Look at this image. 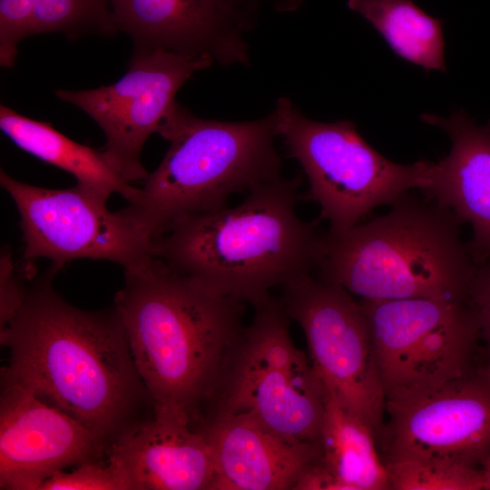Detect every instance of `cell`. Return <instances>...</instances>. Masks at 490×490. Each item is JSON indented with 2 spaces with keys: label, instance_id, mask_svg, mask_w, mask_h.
<instances>
[{
  "label": "cell",
  "instance_id": "obj_10",
  "mask_svg": "<svg viewBox=\"0 0 490 490\" xmlns=\"http://www.w3.org/2000/svg\"><path fill=\"white\" fill-rule=\"evenodd\" d=\"M281 287L279 302L287 317L301 327L317 374L345 408L369 426L378 445L386 396L359 302L341 286L311 273Z\"/></svg>",
  "mask_w": 490,
  "mask_h": 490
},
{
  "label": "cell",
  "instance_id": "obj_17",
  "mask_svg": "<svg viewBox=\"0 0 490 490\" xmlns=\"http://www.w3.org/2000/svg\"><path fill=\"white\" fill-rule=\"evenodd\" d=\"M421 120L451 140L447 156L434 163L426 192L472 229L468 242L476 263L490 259V121L477 124L463 110L448 117L424 113Z\"/></svg>",
  "mask_w": 490,
  "mask_h": 490
},
{
  "label": "cell",
  "instance_id": "obj_16",
  "mask_svg": "<svg viewBox=\"0 0 490 490\" xmlns=\"http://www.w3.org/2000/svg\"><path fill=\"white\" fill-rule=\"evenodd\" d=\"M200 430L213 456L212 490H294L321 457L319 441L289 439L244 413L212 412Z\"/></svg>",
  "mask_w": 490,
  "mask_h": 490
},
{
  "label": "cell",
  "instance_id": "obj_4",
  "mask_svg": "<svg viewBox=\"0 0 490 490\" xmlns=\"http://www.w3.org/2000/svg\"><path fill=\"white\" fill-rule=\"evenodd\" d=\"M461 224L451 210L406 193L385 215L325 233L317 278L360 299L467 300L476 262Z\"/></svg>",
  "mask_w": 490,
  "mask_h": 490
},
{
  "label": "cell",
  "instance_id": "obj_20",
  "mask_svg": "<svg viewBox=\"0 0 490 490\" xmlns=\"http://www.w3.org/2000/svg\"><path fill=\"white\" fill-rule=\"evenodd\" d=\"M325 387V409L319 434L321 461L349 490H389L386 465L377 437L360 417Z\"/></svg>",
  "mask_w": 490,
  "mask_h": 490
},
{
  "label": "cell",
  "instance_id": "obj_25",
  "mask_svg": "<svg viewBox=\"0 0 490 490\" xmlns=\"http://www.w3.org/2000/svg\"><path fill=\"white\" fill-rule=\"evenodd\" d=\"M21 278L24 276L14 263L11 251L4 249L0 258V331L13 320L26 298Z\"/></svg>",
  "mask_w": 490,
  "mask_h": 490
},
{
  "label": "cell",
  "instance_id": "obj_8",
  "mask_svg": "<svg viewBox=\"0 0 490 490\" xmlns=\"http://www.w3.org/2000/svg\"><path fill=\"white\" fill-rule=\"evenodd\" d=\"M366 316L386 401L436 388L482 363L467 300L358 301Z\"/></svg>",
  "mask_w": 490,
  "mask_h": 490
},
{
  "label": "cell",
  "instance_id": "obj_28",
  "mask_svg": "<svg viewBox=\"0 0 490 490\" xmlns=\"http://www.w3.org/2000/svg\"><path fill=\"white\" fill-rule=\"evenodd\" d=\"M481 470L484 475L485 490H490V456L482 464Z\"/></svg>",
  "mask_w": 490,
  "mask_h": 490
},
{
  "label": "cell",
  "instance_id": "obj_27",
  "mask_svg": "<svg viewBox=\"0 0 490 490\" xmlns=\"http://www.w3.org/2000/svg\"><path fill=\"white\" fill-rule=\"evenodd\" d=\"M251 18L257 21L258 15L265 0H234ZM276 9L287 11L295 9L301 0H272Z\"/></svg>",
  "mask_w": 490,
  "mask_h": 490
},
{
  "label": "cell",
  "instance_id": "obj_3",
  "mask_svg": "<svg viewBox=\"0 0 490 490\" xmlns=\"http://www.w3.org/2000/svg\"><path fill=\"white\" fill-rule=\"evenodd\" d=\"M300 177L249 191L237 206L184 216L152 240V255L210 289L254 305L270 289L311 273L322 236L303 220Z\"/></svg>",
  "mask_w": 490,
  "mask_h": 490
},
{
  "label": "cell",
  "instance_id": "obj_5",
  "mask_svg": "<svg viewBox=\"0 0 490 490\" xmlns=\"http://www.w3.org/2000/svg\"><path fill=\"white\" fill-rule=\"evenodd\" d=\"M273 117L202 119L180 106L170 147L144 181L139 199L118 211L152 241L174 220L227 206L230 196L278 180L281 158Z\"/></svg>",
  "mask_w": 490,
  "mask_h": 490
},
{
  "label": "cell",
  "instance_id": "obj_22",
  "mask_svg": "<svg viewBox=\"0 0 490 490\" xmlns=\"http://www.w3.org/2000/svg\"><path fill=\"white\" fill-rule=\"evenodd\" d=\"M384 463L389 490H485L479 467L427 458H399Z\"/></svg>",
  "mask_w": 490,
  "mask_h": 490
},
{
  "label": "cell",
  "instance_id": "obj_11",
  "mask_svg": "<svg viewBox=\"0 0 490 490\" xmlns=\"http://www.w3.org/2000/svg\"><path fill=\"white\" fill-rule=\"evenodd\" d=\"M208 55L153 49L133 52L129 69L117 82L88 90L54 91L55 96L90 116L102 129V151L127 182L145 181L141 155L153 133L165 138L180 103L175 96L196 72L211 66Z\"/></svg>",
  "mask_w": 490,
  "mask_h": 490
},
{
  "label": "cell",
  "instance_id": "obj_23",
  "mask_svg": "<svg viewBox=\"0 0 490 490\" xmlns=\"http://www.w3.org/2000/svg\"><path fill=\"white\" fill-rule=\"evenodd\" d=\"M39 490H132V485L113 463L79 465L70 472L59 471L47 478Z\"/></svg>",
  "mask_w": 490,
  "mask_h": 490
},
{
  "label": "cell",
  "instance_id": "obj_24",
  "mask_svg": "<svg viewBox=\"0 0 490 490\" xmlns=\"http://www.w3.org/2000/svg\"><path fill=\"white\" fill-rule=\"evenodd\" d=\"M467 301L478 328L481 361L490 367V259L476 263Z\"/></svg>",
  "mask_w": 490,
  "mask_h": 490
},
{
  "label": "cell",
  "instance_id": "obj_1",
  "mask_svg": "<svg viewBox=\"0 0 490 490\" xmlns=\"http://www.w3.org/2000/svg\"><path fill=\"white\" fill-rule=\"evenodd\" d=\"M52 266L0 331L9 349L1 379L17 383L70 416L110 447L149 398L113 307L87 311L53 288Z\"/></svg>",
  "mask_w": 490,
  "mask_h": 490
},
{
  "label": "cell",
  "instance_id": "obj_18",
  "mask_svg": "<svg viewBox=\"0 0 490 490\" xmlns=\"http://www.w3.org/2000/svg\"><path fill=\"white\" fill-rule=\"evenodd\" d=\"M52 33L70 40L113 34L110 0H0L1 67H14L24 38Z\"/></svg>",
  "mask_w": 490,
  "mask_h": 490
},
{
  "label": "cell",
  "instance_id": "obj_12",
  "mask_svg": "<svg viewBox=\"0 0 490 490\" xmlns=\"http://www.w3.org/2000/svg\"><path fill=\"white\" fill-rule=\"evenodd\" d=\"M383 461L445 460L481 468L490 456V367L436 388L386 401Z\"/></svg>",
  "mask_w": 490,
  "mask_h": 490
},
{
  "label": "cell",
  "instance_id": "obj_2",
  "mask_svg": "<svg viewBox=\"0 0 490 490\" xmlns=\"http://www.w3.org/2000/svg\"><path fill=\"white\" fill-rule=\"evenodd\" d=\"M114 297L153 407L189 418L220 390L245 328V302L179 273L153 255L124 270Z\"/></svg>",
  "mask_w": 490,
  "mask_h": 490
},
{
  "label": "cell",
  "instance_id": "obj_9",
  "mask_svg": "<svg viewBox=\"0 0 490 490\" xmlns=\"http://www.w3.org/2000/svg\"><path fill=\"white\" fill-rule=\"evenodd\" d=\"M0 183L20 214L24 252L16 265L27 280L35 261L51 260L59 271L74 260H104L124 270L152 256V242L117 211L107 208L109 195L76 183L68 189H48L17 181L4 170Z\"/></svg>",
  "mask_w": 490,
  "mask_h": 490
},
{
  "label": "cell",
  "instance_id": "obj_21",
  "mask_svg": "<svg viewBox=\"0 0 490 490\" xmlns=\"http://www.w3.org/2000/svg\"><path fill=\"white\" fill-rule=\"evenodd\" d=\"M349 10L367 20L403 59L426 70L446 71L443 21L414 0H347Z\"/></svg>",
  "mask_w": 490,
  "mask_h": 490
},
{
  "label": "cell",
  "instance_id": "obj_26",
  "mask_svg": "<svg viewBox=\"0 0 490 490\" xmlns=\"http://www.w3.org/2000/svg\"><path fill=\"white\" fill-rule=\"evenodd\" d=\"M294 490H349V488L319 459L300 475Z\"/></svg>",
  "mask_w": 490,
  "mask_h": 490
},
{
  "label": "cell",
  "instance_id": "obj_19",
  "mask_svg": "<svg viewBox=\"0 0 490 490\" xmlns=\"http://www.w3.org/2000/svg\"><path fill=\"white\" fill-rule=\"evenodd\" d=\"M0 129L17 147L73 174L77 183L109 196L120 194L129 203L140 197L141 189L125 181L102 151L71 140L50 122L28 118L1 104Z\"/></svg>",
  "mask_w": 490,
  "mask_h": 490
},
{
  "label": "cell",
  "instance_id": "obj_6",
  "mask_svg": "<svg viewBox=\"0 0 490 490\" xmlns=\"http://www.w3.org/2000/svg\"><path fill=\"white\" fill-rule=\"evenodd\" d=\"M278 137L309 181L303 200L318 204L329 232L341 233L375 208L393 204L412 189L426 192L434 162L421 160L400 164L371 147L348 120L320 122L306 117L287 97L273 112Z\"/></svg>",
  "mask_w": 490,
  "mask_h": 490
},
{
  "label": "cell",
  "instance_id": "obj_13",
  "mask_svg": "<svg viewBox=\"0 0 490 490\" xmlns=\"http://www.w3.org/2000/svg\"><path fill=\"white\" fill-rule=\"evenodd\" d=\"M109 446L26 387L1 379L0 488L39 490L54 474L98 462Z\"/></svg>",
  "mask_w": 490,
  "mask_h": 490
},
{
  "label": "cell",
  "instance_id": "obj_15",
  "mask_svg": "<svg viewBox=\"0 0 490 490\" xmlns=\"http://www.w3.org/2000/svg\"><path fill=\"white\" fill-rule=\"evenodd\" d=\"M107 455L132 490L213 488L214 462L205 436L189 418L166 408L153 407L152 416L131 425Z\"/></svg>",
  "mask_w": 490,
  "mask_h": 490
},
{
  "label": "cell",
  "instance_id": "obj_7",
  "mask_svg": "<svg viewBox=\"0 0 490 490\" xmlns=\"http://www.w3.org/2000/svg\"><path fill=\"white\" fill-rule=\"evenodd\" d=\"M255 315L213 398L212 412L248 414L294 441L318 442L325 387L309 358L293 344L289 319L270 295Z\"/></svg>",
  "mask_w": 490,
  "mask_h": 490
},
{
  "label": "cell",
  "instance_id": "obj_14",
  "mask_svg": "<svg viewBox=\"0 0 490 490\" xmlns=\"http://www.w3.org/2000/svg\"><path fill=\"white\" fill-rule=\"evenodd\" d=\"M113 26L133 52L163 49L250 64L245 34L256 21L234 0H110Z\"/></svg>",
  "mask_w": 490,
  "mask_h": 490
}]
</instances>
